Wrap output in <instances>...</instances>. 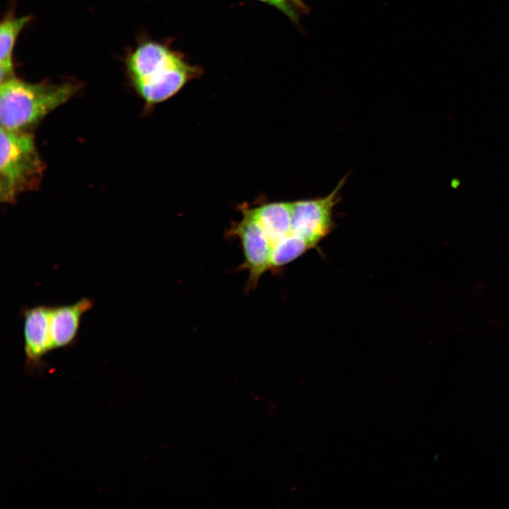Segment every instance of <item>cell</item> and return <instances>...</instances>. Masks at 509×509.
Here are the masks:
<instances>
[{
    "label": "cell",
    "instance_id": "obj_12",
    "mask_svg": "<svg viewBox=\"0 0 509 509\" xmlns=\"http://www.w3.org/2000/svg\"><path fill=\"white\" fill-rule=\"evenodd\" d=\"M291 4H295L296 6L300 7V8H305L304 4H303L301 0H288Z\"/></svg>",
    "mask_w": 509,
    "mask_h": 509
},
{
    "label": "cell",
    "instance_id": "obj_11",
    "mask_svg": "<svg viewBox=\"0 0 509 509\" xmlns=\"http://www.w3.org/2000/svg\"><path fill=\"white\" fill-rule=\"evenodd\" d=\"M267 3L271 6H274L285 15H286L290 19L296 21L297 19V15L295 11L290 5L291 2L288 0H259Z\"/></svg>",
    "mask_w": 509,
    "mask_h": 509
},
{
    "label": "cell",
    "instance_id": "obj_9",
    "mask_svg": "<svg viewBox=\"0 0 509 509\" xmlns=\"http://www.w3.org/2000/svg\"><path fill=\"white\" fill-rule=\"evenodd\" d=\"M29 16H7L0 25V79L1 83L15 77L13 64V50L21 31L31 21Z\"/></svg>",
    "mask_w": 509,
    "mask_h": 509
},
{
    "label": "cell",
    "instance_id": "obj_8",
    "mask_svg": "<svg viewBox=\"0 0 509 509\" xmlns=\"http://www.w3.org/2000/svg\"><path fill=\"white\" fill-rule=\"evenodd\" d=\"M256 220L272 245L292 232L290 202H271L251 208Z\"/></svg>",
    "mask_w": 509,
    "mask_h": 509
},
{
    "label": "cell",
    "instance_id": "obj_1",
    "mask_svg": "<svg viewBox=\"0 0 509 509\" xmlns=\"http://www.w3.org/2000/svg\"><path fill=\"white\" fill-rule=\"evenodd\" d=\"M126 65L136 90L149 105L174 96L199 74L177 52L151 41L141 44L131 52Z\"/></svg>",
    "mask_w": 509,
    "mask_h": 509
},
{
    "label": "cell",
    "instance_id": "obj_5",
    "mask_svg": "<svg viewBox=\"0 0 509 509\" xmlns=\"http://www.w3.org/2000/svg\"><path fill=\"white\" fill-rule=\"evenodd\" d=\"M346 178L329 195L291 203L292 232L304 238L313 247L333 226L332 211L339 199Z\"/></svg>",
    "mask_w": 509,
    "mask_h": 509
},
{
    "label": "cell",
    "instance_id": "obj_4",
    "mask_svg": "<svg viewBox=\"0 0 509 509\" xmlns=\"http://www.w3.org/2000/svg\"><path fill=\"white\" fill-rule=\"evenodd\" d=\"M242 218L228 231V237L238 238L242 245L244 262L238 270H247V291L255 289L262 276L270 269L271 244L256 220L251 208L241 209Z\"/></svg>",
    "mask_w": 509,
    "mask_h": 509
},
{
    "label": "cell",
    "instance_id": "obj_2",
    "mask_svg": "<svg viewBox=\"0 0 509 509\" xmlns=\"http://www.w3.org/2000/svg\"><path fill=\"white\" fill-rule=\"evenodd\" d=\"M78 84L32 83L15 77L1 83V127L24 130L70 100L78 91Z\"/></svg>",
    "mask_w": 509,
    "mask_h": 509
},
{
    "label": "cell",
    "instance_id": "obj_6",
    "mask_svg": "<svg viewBox=\"0 0 509 509\" xmlns=\"http://www.w3.org/2000/svg\"><path fill=\"white\" fill-rule=\"evenodd\" d=\"M50 305L24 306L21 310L23 320L25 368L40 371L45 367L43 357L54 350L49 332Z\"/></svg>",
    "mask_w": 509,
    "mask_h": 509
},
{
    "label": "cell",
    "instance_id": "obj_7",
    "mask_svg": "<svg viewBox=\"0 0 509 509\" xmlns=\"http://www.w3.org/2000/svg\"><path fill=\"white\" fill-rule=\"evenodd\" d=\"M94 305V300L83 297L72 304L50 305L49 332L53 349L75 344L83 315Z\"/></svg>",
    "mask_w": 509,
    "mask_h": 509
},
{
    "label": "cell",
    "instance_id": "obj_3",
    "mask_svg": "<svg viewBox=\"0 0 509 509\" xmlns=\"http://www.w3.org/2000/svg\"><path fill=\"white\" fill-rule=\"evenodd\" d=\"M0 198L11 203L40 185L44 164L33 137L25 130L1 127Z\"/></svg>",
    "mask_w": 509,
    "mask_h": 509
},
{
    "label": "cell",
    "instance_id": "obj_10",
    "mask_svg": "<svg viewBox=\"0 0 509 509\" xmlns=\"http://www.w3.org/2000/svg\"><path fill=\"white\" fill-rule=\"evenodd\" d=\"M312 247L302 236L291 232L272 245L270 269L276 271L279 268L293 261Z\"/></svg>",
    "mask_w": 509,
    "mask_h": 509
}]
</instances>
